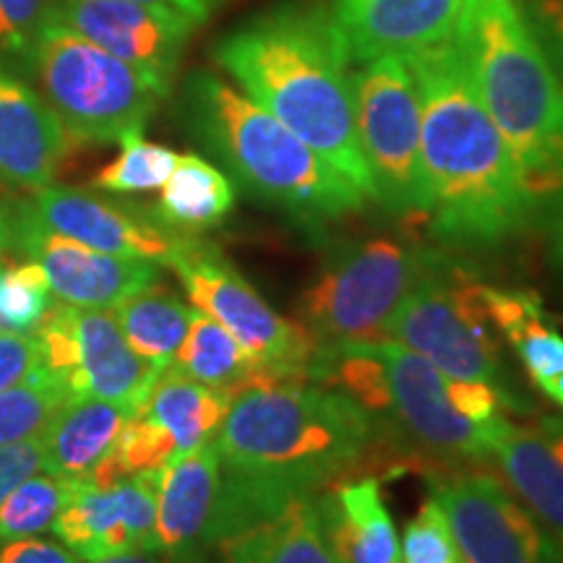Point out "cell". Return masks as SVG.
Returning <instances> with one entry per match:
<instances>
[{
    "instance_id": "cell-18",
    "label": "cell",
    "mask_w": 563,
    "mask_h": 563,
    "mask_svg": "<svg viewBox=\"0 0 563 563\" xmlns=\"http://www.w3.org/2000/svg\"><path fill=\"white\" fill-rule=\"evenodd\" d=\"M220 485L222 462L214 441L159 467L154 551L173 563H201L214 553Z\"/></svg>"
},
{
    "instance_id": "cell-30",
    "label": "cell",
    "mask_w": 563,
    "mask_h": 563,
    "mask_svg": "<svg viewBox=\"0 0 563 563\" xmlns=\"http://www.w3.org/2000/svg\"><path fill=\"white\" fill-rule=\"evenodd\" d=\"M76 485H79L76 477L47 473L26 477L0 506V543L37 538L40 532L51 530Z\"/></svg>"
},
{
    "instance_id": "cell-36",
    "label": "cell",
    "mask_w": 563,
    "mask_h": 563,
    "mask_svg": "<svg viewBox=\"0 0 563 563\" xmlns=\"http://www.w3.org/2000/svg\"><path fill=\"white\" fill-rule=\"evenodd\" d=\"M517 5L563 84V0H517Z\"/></svg>"
},
{
    "instance_id": "cell-41",
    "label": "cell",
    "mask_w": 563,
    "mask_h": 563,
    "mask_svg": "<svg viewBox=\"0 0 563 563\" xmlns=\"http://www.w3.org/2000/svg\"><path fill=\"white\" fill-rule=\"evenodd\" d=\"M551 245H553L555 264L563 269V194L551 209Z\"/></svg>"
},
{
    "instance_id": "cell-5",
    "label": "cell",
    "mask_w": 563,
    "mask_h": 563,
    "mask_svg": "<svg viewBox=\"0 0 563 563\" xmlns=\"http://www.w3.org/2000/svg\"><path fill=\"white\" fill-rule=\"evenodd\" d=\"M454 42L540 214L563 194V84L517 0H467Z\"/></svg>"
},
{
    "instance_id": "cell-12",
    "label": "cell",
    "mask_w": 563,
    "mask_h": 563,
    "mask_svg": "<svg viewBox=\"0 0 563 563\" xmlns=\"http://www.w3.org/2000/svg\"><path fill=\"white\" fill-rule=\"evenodd\" d=\"M464 563H563L559 540L488 473L431 477Z\"/></svg>"
},
{
    "instance_id": "cell-21",
    "label": "cell",
    "mask_w": 563,
    "mask_h": 563,
    "mask_svg": "<svg viewBox=\"0 0 563 563\" xmlns=\"http://www.w3.org/2000/svg\"><path fill=\"white\" fill-rule=\"evenodd\" d=\"M519 501L563 543V418L517 426L506 418L490 441Z\"/></svg>"
},
{
    "instance_id": "cell-40",
    "label": "cell",
    "mask_w": 563,
    "mask_h": 563,
    "mask_svg": "<svg viewBox=\"0 0 563 563\" xmlns=\"http://www.w3.org/2000/svg\"><path fill=\"white\" fill-rule=\"evenodd\" d=\"M136 3H154V5H167V9H175L180 13H188V16L196 19L201 24L203 19L209 16L222 0H136Z\"/></svg>"
},
{
    "instance_id": "cell-28",
    "label": "cell",
    "mask_w": 563,
    "mask_h": 563,
    "mask_svg": "<svg viewBox=\"0 0 563 563\" xmlns=\"http://www.w3.org/2000/svg\"><path fill=\"white\" fill-rule=\"evenodd\" d=\"M173 368L183 376L194 378L209 389L228 394L232 399L238 391L262 384V368L249 355V350L232 336L222 323L209 319L207 313H191L186 340L175 352Z\"/></svg>"
},
{
    "instance_id": "cell-3",
    "label": "cell",
    "mask_w": 563,
    "mask_h": 563,
    "mask_svg": "<svg viewBox=\"0 0 563 563\" xmlns=\"http://www.w3.org/2000/svg\"><path fill=\"white\" fill-rule=\"evenodd\" d=\"M214 60L245 97L272 112L373 199L352 108L350 51L319 0H285L217 42Z\"/></svg>"
},
{
    "instance_id": "cell-1",
    "label": "cell",
    "mask_w": 563,
    "mask_h": 563,
    "mask_svg": "<svg viewBox=\"0 0 563 563\" xmlns=\"http://www.w3.org/2000/svg\"><path fill=\"white\" fill-rule=\"evenodd\" d=\"M382 435L355 399L316 382L253 384L230 399L214 435L222 462L214 551L340 481Z\"/></svg>"
},
{
    "instance_id": "cell-29",
    "label": "cell",
    "mask_w": 563,
    "mask_h": 563,
    "mask_svg": "<svg viewBox=\"0 0 563 563\" xmlns=\"http://www.w3.org/2000/svg\"><path fill=\"white\" fill-rule=\"evenodd\" d=\"M118 327L144 361L165 371L186 340L194 306L165 287L150 285L112 308Z\"/></svg>"
},
{
    "instance_id": "cell-23",
    "label": "cell",
    "mask_w": 563,
    "mask_h": 563,
    "mask_svg": "<svg viewBox=\"0 0 563 563\" xmlns=\"http://www.w3.org/2000/svg\"><path fill=\"white\" fill-rule=\"evenodd\" d=\"M131 407L97 397H68L37 435L42 473L84 481L112 452Z\"/></svg>"
},
{
    "instance_id": "cell-24",
    "label": "cell",
    "mask_w": 563,
    "mask_h": 563,
    "mask_svg": "<svg viewBox=\"0 0 563 563\" xmlns=\"http://www.w3.org/2000/svg\"><path fill=\"white\" fill-rule=\"evenodd\" d=\"M313 498H295L274 517L232 534L214 551L220 563H340L323 540Z\"/></svg>"
},
{
    "instance_id": "cell-35",
    "label": "cell",
    "mask_w": 563,
    "mask_h": 563,
    "mask_svg": "<svg viewBox=\"0 0 563 563\" xmlns=\"http://www.w3.org/2000/svg\"><path fill=\"white\" fill-rule=\"evenodd\" d=\"M51 0H0V58L24 68Z\"/></svg>"
},
{
    "instance_id": "cell-32",
    "label": "cell",
    "mask_w": 563,
    "mask_h": 563,
    "mask_svg": "<svg viewBox=\"0 0 563 563\" xmlns=\"http://www.w3.org/2000/svg\"><path fill=\"white\" fill-rule=\"evenodd\" d=\"M121 144V154L104 165L100 173L95 175V188L108 194H150L165 186L175 170L178 154L167 146L154 144L141 136V131L125 133L118 141Z\"/></svg>"
},
{
    "instance_id": "cell-8",
    "label": "cell",
    "mask_w": 563,
    "mask_h": 563,
    "mask_svg": "<svg viewBox=\"0 0 563 563\" xmlns=\"http://www.w3.org/2000/svg\"><path fill=\"white\" fill-rule=\"evenodd\" d=\"M467 262L433 251L431 264L391 319V342L426 357L443 376L504 386L501 352ZM506 389V386H504Z\"/></svg>"
},
{
    "instance_id": "cell-4",
    "label": "cell",
    "mask_w": 563,
    "mask_h": 563,
    "mask_svg": "<svg viewBox=\"0 0 563 563\" xmlns=\"http://www.w3.org/2000/svg\"><path fill=\"white\" fill-rule=\"evenodd\" d=\"M186 131L243 191L308 230L365 209L355 183L336 173L272 112L209 70L188 76L180 95Z\"/></svg>"
},
{
    "instance_id": "cell-10",
    "label": "cell",
    "mask_w": 563,
    "mask_h": 563,
    "mask_svg": "<svg viewBox=\"0 0 563 563\" xmlns=\"http://www.w3.org/2000/svg\"><path fill=\"white\" fill-rule=\"evenodd\" d=\"M196 311L222 323L262 368V384L311 382L316 342L300 321L279 316L251 282L201 238L170 264Z\"/></svg>"
},
{
    "instance_id": "cell-33",
    "label": "cell",
    "mask_w": 563,
    "mask_h": 563,
    "mask_svg": "<svg viewBox=\"0 0 563 563\" xmlns=\"http://www.w3.org/2000/svg\"><path fill=\"white\" fill-rule=\"evenodd\" d=\"M53 302L51 285L40 264L0 266V332H34Z\"/></svg>"
},
{
    "instance_id": "cell-7",
    "label": "cell",
    "mask_w": 563,
    "mask_h": 563,
    "mask_svg": "<svg viewBox=\"0 0 563 563\" xmlns=\"http://www.w3.org/2000/svg\"><path fill=\"white\" fill-rule=\"evenodd\" d=\"M433 251L397 238L334 245L300 298L316 352L391 342V319L431 264Z\"/></svg>"
},
{
    "instance_id": "cell-19",
    "label": "cell",
    "mask_w": 563,
    "mask_h": 563,
    "mask_svg": "<svg viewBox=\"0 0 563 563\" xmlns=\"http://www.w3.org/2000/svg\"><path fill=\"white\" fill-rule=\"evenodd\" d=\"M74 141L51 104L0 58V178L26 191L53 186Z\"/></svg>"
},
{
    "instance_id": "cell-2",
    "label": "cell",
    "mask_w": 563,
    "mask_h": 563,
    "mask_svg": "<svg viewBox=\"0 0 563 563\" xmlns=\"http://www.w3.org/2000/svg\"><path fill=\"white\" fill-rule=\"evenodd\" d=\"M422 108V217L456 251L498 249L538 220L509 146L485 112L454 37L402 55Z\"/></svg>"
},
{
    "instance_id": "cell-15",
    "label": "cell",
    "mask_w": 563,
    "mask_h": 563,
    "mask_svg": "<svg viewBox=\"0 0 563 563\" xmlns=\"http://www.w3.org/2000/svg\"><path fill=\"white\" fill-rule=\"evenodd\" d=\"M21 207L45 230L74 238L89 249L159 266H170L196 241L191 232L167 228L154 211L131 209L81 188L47 186Z\"/></svg>"
},
{
    "instance_id": "cell-37",
    "label": "cell",
    "mask_w": 563,
    "mask_h": 563,
    "mask_svg": "<svg viewBox=\"0 0 563 563\" xmlns=\"http://www.w3.org/2000/svg\"><path fill=\"white\" fill-rule=\"evenodd\" d=\"M42 368V352L34 332H0V391L11 389Z\"/></svg>"
},
{
    "instance_id": "cell-22",
    "label": "cell",
    "mask_w": 563,
    "mask_h": 563,
    "mask_svg": "<svg viewBox=\"0 0 563 563\" xmlns=\"http://www.w3.org/2000/svg\"><path fill=\"white\" fill-rule=\"evenodd\" d=\"M316 519L340 563H399V534L376 477H340L316 493Z\"/></svg>"
},
{
    "instance_id": "cell-9",
    "label": "cell",
    "mask_w": 563,
    "mask_h": 563,
    "mask_svg": "<svg viewBox=\"0 0 563 563\" xmlns=\"http://www.w3.org/2000/svg\"><path fill=\"white\" fill-rule=\"evenodd\" d=\"M352 108L373 201L389 214L422 217V108L402 55H378L352 70Z\"/></svg>"
},
{
    "instance_id": "cell-38",
    "label": "cell",
    "mask_w": 563,
    "mask_h": 563,
    "mask_svg": "<svg viewBox=\"0 0 563 563\" xmlns=\"http://www.w3.org/2000/svg\"><path fill=\"white\" fill-rule=\"evenodd\" d=\"M37 473H42V454L37 439L0 449V506H3L9 493L16 488V485H21L26 477Z\"/></svg>"
},
{
    "instance_id": "cell-42",
    "label": "cell",
    "mask_w": 563,
    "mask_h": 563,
    "mask_svg": "<svg viewBox=\"0 0 563 563\" xmlns=\"http://www.w3.org/2000/svg\"><path fill=\"white\" fill-rule=\"evenodd\" d=\"M95 563H173V561L157 551H131V553L110 555V559H102Z\"/></svg>"
},
{
    "instance_id": "cell-13",
    "label": "cell",
    "mask_w": 563,
    "mask_h": 563,
    "mask_svg": "<svg viewBox=\"0 0 563 563\" xmlns=\"http://www.w3.org/2000/svg\"><path fill=\"white\" fill-rule=\"evenodd\" d=\"M389 384V420L384 435L412 443L422 452L449 460H485L501 420L477 426L456 412L446 394V376L407 347L382 344Z\"/></svg>"
},
{
    "instance_id": "cell-11",
    "label": "cell",
    "mask_w": 563,
    "mask_h": 563,
    "mask_svg": "<svg viewBox=\"0 0 563 563\" xmlns=\"http://www.w3.org/2000/svg\"><path fill=\"white\" fill-rule=\"evenodd\" d=\"M34 336L42 368L68 397L108 399L139 412L162 373L131 347L112 308H79L55 300Z\"/></svg>"
},
{
    "instance_id": "cell-43",
    "label": "cell",
    "mask_w": 563,
    "mask_h": 563,
    "mask_svg": "<svg viewBox=\"0 0 563 563\" xmlns=\"http://www.w3.org/2000/svg\"><path fill=\"white\" fill-rule=\"evenodd\" d=\"M13 249V224H11V211L0 201V266L5 262V253Z\"/></svg>"
},
{
    "instance_id": "cell-26",
    "label": "cell",
    "mask_w": 563,
    "mask_h": 563,
    "mask_svg": "<svg viewBox=\"0 0 563 563\" xmlns=\"http://www.w3.org/2000/svg\"><path fill=\"white\" fill-rule=\"evenodd\" d=\"M228 410V394L209 389L167 365L139 412L157 422L162 431L170 435L175 452L186 454L214 441Z\"/></svg>"
},
{
    "instance_id": "cell-17",
    "label": "cell",
    "mask_w": 563,
    "mask_h": 563,
    "mask_svg": "<svg viewBox=\"0 0 563 563\" xmlns=\"http://www.w3.org/2000/svg\"><path fill=\"white\" fill-rule=\"evenodd\" d=\"M157 470L115 483L84 477L55 517L53 534L79 561L95 563L118 553L154 551Z\"/></svg>"
},
{
    "instance_id": "cell-27",
    "label": "cell",
    "mask_w": 563,
    "mask_h": 563,
    "mask_svg": "<svg viewBox=\"0 0 563 563\" xmlns=\"http://www.w3.org/2000/svg\"><path fill=\"white\" fill-rule=\"evenodd\" d=\"M232 203L235 186L220 167L199 154H180L152 211L167 228L196 235L220 224L232 211Z\"/></svg>"
},
{
    "instance_id": "cell-16",
    "label": "cell",
    "mask_w": 563,
    "mask_h": 563,
    "mask_svg": "<svg viewBox=\"0 0 563 563\" xmlns=\"http://www.w3.org/2000/svg\"><path fill=\"white\" fill-rule=\"evenodd\" d=\"M13 245L42 266L55 300L79 308H115L129 295L159 282V264L89 249L45 230L24 207L11 211Z\"/></svg>"
},
{
    "instance_id": "cell-31",
    "label": "cell",
    "mask_w": 563,
    "mask_h": 563,
    "mask_svg": "<svg viewBox=\"0 0 563 563\" xmlns=\"http://www.w3.org/2000/svg\"><path fill=\"white\" fill-rule=\"evenodd\" d=\"M68 391L47 371L0 391V449L37 439Z\"/></svg>"
},
{
    "instance_id": "cell-14",
    "label": "cell",
    "mask_w": 563,
    "mask_h": 563,
    "mask_svg": "<svg viewBox=\"0 0 563 563\" xmlns=\"http://www.w3.org/2000/svg\"><path fill=\"white\" fill-rule=\"evenodd\" d=\"M47 13L104 53L141 70L165 95L188 40L199 26L188 13L136 0H51Z\"/></svg>"
},
{
    "instance_id": "cell-6",
    "label": "cell",
    "mask_w": 563,
    "mask_h": 563,
    "mask_svg": "<svg viewBox=\"0 0 563 563\" xmlns=\"http://www.w3.org/2000/svg\"><path fill=\"white\" fill-rule=\"evenodd\" d=\"M74 144H110L144 125L165 100L152 79L47 13L24 66Z\"/></svg>"
},
{
    "instance_id": "cell-34",
    "label": "cell",
    "mask_w": 563,
    "mask_h": 563,
    "mask_svg": "<svg viewBox=\"0 0 563 563\" xmlns=\"http://www.w3.org/2000/svg\"><path fill=\"white\" fill-rule=\"evenodd\" d=\"M399 563H464L446 511L433 493L405 527Z\"/></svg>"
},
{
    "instance_id": "cell-20",
    "label": "cell",
    "mask_w": 563,
    "mask_h": 563,
    "mask_svg": "<svg viewBox=\"0 0 563 563\" xmlns=\"http://www.w3.org/2000/svg\"><path fill=\"white\" fill-rule=\"evenodd\" d=\"M467 0H332L336 26L355 63L454 37Z\"/></svg>"
},
{
    "instance_id": "cell-25",
    "label": "cell",
    "mask_w": 563,
    "mask_h": 563,
    "mask_svg": "<svg viewBox=\"0 0 563 563\" xmlns=\"http://www.w3.org/2000/svg\"><path fill=\"white\" fill-rule=\"evenodd\" d=\"M488 319L501 332L538 386L563 373V334L548 319L543 300L532 290L493 287L483 282Z\"/></svg>"
},
{
    "instance_id": "cell-39",
    "label": "cell",
    "mask_w": 563,
    "mask_h": 563,
    "mask_svg": "<svg viewBox=\"0 0 563 563\" xmlns=\"http://www.w3.org/2000/svg\"><path fill=\"white\" fill-rule=\"evenodd\" d=\"M0 563H81L66 545L51 540L24 538L0 543Z\"/></svg>"
},
{
    "instance_id": "cell-44",
    "label": "cell",
    "mask_w": 563,
    "mask_h": 563,
    "mask_svg": "<svg viewBox=\"0 0 563 563\" xmlns=\"http://www.w3.org/2000/svg\"><path fill=\"white\" fill-rule=\"evenodd\" d=\"M540 389H543L545 397H551L555 405L563 407V373H561V376L551 378V382H545L543 386H540Z\"/></svg>"
}]
</instances>
